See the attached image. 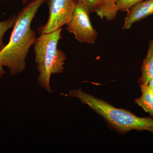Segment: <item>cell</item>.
<instances>
[{
	"instance_id": "9c48e42d",
	"label": "cell",
	"mask_w": 153,
	"mask_h": 153,
	"mask_svg": "<svg viewBox=\"0 0 153 153\" xmlns=\"http://www.w3.org/2000/svg\"><path fill=\"white\" fill-rule=\"evenodd\" d=\"M142 94L135 100L136 103L140 106L146 112L153 116V95L148 89V85H140Z\"/></svg>"
},
{
	"instance_id": "30bf717a",
	"label": "cell",
	"mask_w": 153,
	"mask_h": 153,
	"mask_svg": "<svg viewBox=\"0 0 153 153\" xmlns=\"http://www.w3.org/2000/svg\"><path fill=\"white\" fill-rule=\"evenodd\" d=\"M16 17L17 15H13L7 20L0 22V51L5 46L3 42V37L10 28L13 27Z\"/></svg>"
},
{
	"instance_id": "ba28073f",
	"label": "cell",
	"mask_w": 153,
	"mask_h": 153,
	"mask_svg": "<svg viewBox=\"0 0 153 153\" xmlns=\"http://www.w3.org/2000/svg\"><path fill=\"white\" fill-rule=\"evenodd\" d=\"M141 76L138 79L140 85H148L153 76V39L149 43L147 53L141 68Z\"/></svg>"
},
{
	"instance_id": "8fae6325",
	"label": "cell",
	"mask_w": 153,
	"mask_h": 153,
	"mask_svg": "<svg viewBox=\"0 0 153 153\" xmlns=\"http://www.w3.org/2000/svg\"><path fill=\"white\" fill-rule=\"evenodd\" d=\"M143 0H115L118 11L127 12L131 8Z\"/></svg>"
},
{
	"instance_id": "7a4b0ae2",
	"label": "cell",
	"mask_w": 153,
	"mask_h": 153,
	"mask_svg": "<svg viewBox=\"0 0 153 153\" xmlns=\"http://www.w3.org/2000/svg\"><path fill=\"white\" fill-rule=\"evenodd\" d=\"M68 95L79 99L82 104L104 118L117 131L121 133L132 130L148 131L153 134V118L140 117L122 108L115 107L107 102L82 91L80 88L69 91Z\"/></svg>"
},
{
	"instance_id": "5bb4252c",
	"label": "cell",
	"mask_w": 153,
	"mask_h": 153,
	"mask_svg": "<svg viewBox=\"0 0 153 153\" xmlns=\"http://www.w3.org/2000/svg\"><path fill=\"white\" fill-rule=\"evenodd\" d=\"M28 0H22V3L24 4H25L27 2Z\"/></svg>"
},
{
	"instance_id": "5b68a950",
	"label": "cell",
	"mask_w": 153,
	"mask_h": 153,
	"mask_svg": "<svg viewBox=\"0 0 153 153\" xmlns=\"http://www.w3.org/2000/svg\"><path fill=\"white\" fill-rule=\"evenodd\" d=\"M49 15L44 25L39 27V35L55 32L67 25L71 21L74 13L76 0H47Z\"/></svg>"
},
{
	"instance_id": "4fadbf2b",
	"label": "cell",
	"mask_w": 153,
	"mask_h": 153,
	"mask_svg": "<svg viewBox=\"0 0 153 153\" xmlns=\"http://www.w3.org/2000/svg\"><path fill=\"white\" fill-rule=\"evenodd\" d=\"M4 66L0 63V81L5 74V71L3 68Z\"/></svg>"
},
{
	"instance_id": "8992f818",
	"label": "cell",
	"mask_w": 153,
	"mask_h": 153,
	"mask_svg": "<svg viewBox=\"0 0 153 153\" xmlns=\"http://www.w3.org/2000/svg\"><path fill=\"white\" fill-rule=\"evenodd\" d=\"M89 13H96L101 19L112 21L118 12L115 0H80Z\"/></svg>"
},
{
	"instance_id": "52a82bcc",
	"label": "cell",
	"mask_w": 153,
	"mask_h": 153,
	"mask_svg": "<svg viewBox=\"0 0 153 153\" xmlns=\"http://www.w3.org/2000/svg\"><path fill=\"white\" fill-rule=\"evenodd\" d=\"M123 30L130 29L134 23L153 15V0H143L127 11Z\"/></svg>"
},
{
	"instance_id": "6da1fadb",
	"label": "cell",
	"mask_w": 153,
	"mask_h": 153,
	"mask_svg": "<svg viewBox=\"0 0 153 153\" xmlns=\"http://www.w3.org/2000/svg\"><path fill=\"white\" fill-rule=\"evenodd\" d=\"M47 0H32L17 15L10 41L0 51V63L7 66L12 76L25 70L30 47L36 42V33L31 23L40 7Z\"/></svg>"
},
{
	"instance_id": "7c38bea8",
	"label": "cell",
	"mask_w": 153,
	"mask_h": 153,
	"mask_svg": "<svg viewBox=\"0 0 153 153\" xmlns=\"http://www.w3.org/2000/svg\"><path fill=\"white\" fill-rule=\"evenodd\" d=\"M148 86L149 91L150 93L152 95H153V76L152 77L151 80H150Z\"/></svg>"
},
{
	"instance_id": "277c9868",
	"label": "cell",
	"mask_w": 153,
	"mask_h": 153,
	"mask_svg": "<svg viewBox=\"0 0 153 153\" xmlns=\"http://www.w3.org/2000/svg\"><path fill=\"white\" fill-rule=\"evenodd\" d=\"M90 13L80 0H76V6L71 21L66 25V30L74 35L81 43L94 44L97 39L96 30L91 25Z\"/></svg>"
},
{
	"instance_id": "3957f363",
	"label": "cell",
	"mask_w": 153,
	"mask_h": 153,
	"mask_svg": "<svg viewBox=\"0 0 153 153\" xmlns=\"http://www.w3.org/2000/svg\"><path fill=\"white\" fill-rule=\"evenodd\" d=\"M62 28L53 33L42 34L34 43L36 62L39 72L38 83L49 92H52L50 79L52 74L62 73L66 57L64 52L57 49L61 38Z\"/></svg>"
}]
</instances>
